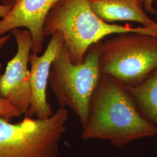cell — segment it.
Wrapping results in <instances>:
<instances>
[{
	"label": "cell",
	"mask_w": 157,
	"mask_h": 157,
	"mask_svg": "<svg viewBox=\"0 0 157 157\" xmlns=\"http://www.w3.org/2000/svg\"><path fill=\"white\" fill-rule=\"evenodd\" d=\"M156 136L157 127L141 113L126 87L102 75L82 129L83 139L108 141L119 148Z\"/></svg>",
	"instance_id": "6da1fadb"
},
{
	"label": "cell",
	"mask_w": 157,
	"mask_h": 157,
	"mask_svg": "<svg viewBox=\"0 0 157 157\" xmlns=\"http://www.w3.org/2000/svg\"><path fill=\"white\" fill-rule=\"evenodd\" d=\"M62 34L71 61L77 64L83 62L90 46L108 35L124 33H143L157 36V28H134L105 22L90 7L89 0H59L46 17L44 36Z\"/></svg>",
	"instance_id": "7a4b0ae2"
},
{
	"label": "cell",
	"mask_w": 157,
	"mask_h": 157,
	"mask_svg": "<svg viewBox=\"0 0 157 157\" xmlns=\"http://www.w3.org/2000/svg\"><path fill=\"white\" fill-rule=\"evenodd\" d=\"M102 43L91 45L83 62L77 64L71 61L63 44L51 67L48 83L58 104L76 114L82 129L87 122L91 101L102 77Z\"/></svg>",
	"instance_id": "3957f363"
},
{
	"label": "cell",
	"mask_w": 157,
	"mask_h": 157,
	"mask_svg": "<svg viewBox=\"0 0 157 157\" xmlns=\"http://www.w3.org/2000/svg\"><path fill=\"white\" fill-rule=\"evenodd\" d=\"M117 35L102 43L101 74L124 87L140 84L157 69V36L133 32Z\"/></svg>",
	"instance_id": "277c9868"
},
{
	"label": "cell",
	"mask_w": 157,
	"mask_h": 157,
	"mask_svg": "<svg viewBox=\"0 0 157 157\" xmlns=\"http://www.w3.org/2000/svg\"><path fill=\"white\" fill-rule=\"evenodd\" d=\"M67 119L63 107L49 118L25 117L16 124L0 117V157H57Z\"/></svg>",
	"instance_id": "5b68a950"
},
{
	"label": "cell",
	"mask_w": 157,
	"mask_h": 157,
	"mask_svg": "<svg viewBox=\"0 0 157 157\" xmlns=\"http://www.w3.org/2000/svg\"><path fill=\"white\" fill-rule=\"evenodd\" d=\"M11 33L17 41V53L8 62L0 78V97L25 115L30 104L28 63L32 48V36L28 29H15Z\"/></svg>",
	"instance_id": "8992f818"
},
{
	"label": "cell",
	"mask_w": 157,
	"mask_h": 157,
	"mask_svg": "<svg viewBox=\"0 0 157 157\" xmlns=\"http://www.w3.org/2000/svg\"><path fill=\"white\" fill-rule=\"evenodd\" d=\"M63 44L62 34L56 32L51 36L45 51L41 56L30 53L29 58L30 65V104L25 117L45 119L53 115L47 98V87L51 65Z\"/></svg>",
	"instance_id": "52a82bcc"
},
{
	"label": "cell",
	"mask_w": 157,
	"mask_h": 157,
	"mask_svg": "<svg viewBox=\"0 0 157 157\" xmlns=\"http://www.w3.org/2000/svg\"><path fill=\"white\" fill-rule=\"evenodd\" d=\"M59 0H17L6 17L0 19V37L15 29L26 28L32 36V52L39 54L43 48L46 17Z\"/></svg>",
	"instance_id": "ba28073f"
},
{
	"label": "cell",
	"mask_w": 157,
	"mask_h": 157,
	"mask_svg": "<svg viewBox=\"0 0 157 157\" xmlns=\"http://www.w3.org/2000/svg\"><path fill=\"white\" fill-rule=\"evenodd\" d=\"M93 11L103 21H131L141 26L157 28L155 22L148 17L143 8V0H89Z\"/></svg>",
	"instance_id": "9c48e42d"
},
{
	"label": "cell",
	"mask_w": 157,
	"mask_h": 157,
	"mask_svg": "<svg viewBox=\"0 0 157 157\" xmlns=\"http://www.w3.org/2000/svg\"><path fill=\"white\" fill-rule=\"evenodd\" d=\"M125 87L141 113L157 128V69L140 84Z\"/></svg>",
	"instance_id": "30bf717a"
},
{
	"label": "cell",
	"mask_w": 157,
	"mask_h": 157,
	"mask_svg": "<svg viewBox=\"0 0 157 157\" xmlns=\"http://www.w3.org/2000/svg\"><path fill=\"white\" fill-rule=\"evenodd\" d=\"M1 64L0 63V70ZM22 113L10 102L0 97V117L10 120L11 118L21 116Z\"/></svg>",
	"instance_id": "8fae6325"
},
{
	"label": "cell",
	"mask_w": 157,
	"mask_h": 157,
	"mask_svg": "<svg viewBox=\"0 0 157 157\" xmlns=\"http://www.w3.org/2000/svg\"><path fill=\"white\" fill-rule=\"evenodd\" d=\"M155 0H143V6L146 11L154 15H157V10L152 6V4Z\"/></svg>",
	"instance_id": "7c38bea8"
},
{
	"label": "cell",
	"mask_w": 157,
	"mask_h": 157,
	"mask_svg": "<svg viewBox=\"0 0 157 157\" xmlns=\"http://www.w3.org/2000/svg\"><path fill=\"white\" fill-rule=\"evenodd\" d=\"M11 8L10 7L2 5L0 3V17L1 19H3L6 17L11 11Z\"/></svg>",
	"instance_id": "4fadbf2b"
},
{
	"label": "cell",
	"mask_w": 157,
	"mask_h": 157,
	"mask_svg": "<svg viewBox=\"0 0 157 157\" xmlns=\"http://www.w3.org/2000/svg\"><path fill=\"white\" fill-rule=\"evenodd\" d=\"M17 0H0V3L2 5L7 6L12 8L15 5Z\"/></svg>",
	"instance_id": "5bb4252c"
},
{
	"label": "cell",
	"mask_w": 157,
	"mask_h": 157,
	"mask_svg": "<svg viewBox=\"0 0 157 157\" xmlns=\"http://www.w3.org/2000/svg\"><path fill=\"white\" fill-rule=\"evenodd\" d=\"M10 38H11L10 34H6L5 36L4 35L0 37V48L6 44Z\"/></svg>",
	"instance_id": "9a60e30c"
}]
</instances>
